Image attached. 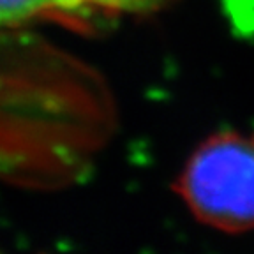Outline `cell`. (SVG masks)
<instances>
[{"mask_svg": "<svg viewBox=\"0 0 254 254\" xmlns=\"http://www.w3.org/2000/svg\"><path fill=\"white\" fill-rule=\"evenodd\" d=\"M203 226L240 235L254 230V136L221 131L203 139L173 182Z\"/></svg>", "mask_w": 254, "mask_h": 254, "instance_id": "6da1fadb", "label": "cell"}, {"mask_svg": "<svg viewBox=\"0 0 254 254\" xmlns=\"http://www.w3.org/2000/svg\"><path fill=\"white\" fill-rule=\"evenodd\" d=\"M163 4L164 0H0V20L4 30L12 32L41 21L88 32L124 14L157 11Z\"/></svg>", "mask_w": 254, "mask_h": 254, "instance_id": "7a4b0ae2", "label": "cell"}]
</instances>
